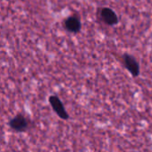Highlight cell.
<instances>
[{
  "label": "cell",
  "mask_w": 152,
  "mask_h": 152,
  "mask_svg": "<svg viewBox=\"0 0 152 152\" xmlns=\"http://www.w3.org/2000/svg\"><path fill=\"white\" fill-rule=\"evenodd\" d=\"M123 61L124 64V66L126 69L131 72V74L134 77L139 75L140 73V65L137 62V60L131 55L125 54L123 56Z\"/></svg>",
  "instance_id": "3957f363"
},
{
  "label": "cell",
  "mask_w": 152,
  "mask_h": 152,
  "mask_svg": "<svg viewBox=\"0 0 152 152\" xmlns=\"http://www.w3.org/2000/svg\"><path fill=\"white\" fill-rule=\"evenodd\" d=\"M49 104L51 105L53 110L55 111V113L61 118L64 120H67L69 118V115L67 113V111L65 110L63 102L61 101V99L56 96V95H52L49 97L48 99Z\"/></svg>",
  "instance_id": "7a4b0ae2"
},
{
  "label": "cell",
  "mask_w": 152,
  "mask_h": 152,
  "mask_svg": "<svg viewBox=\"0 0 152 152\" xmlns=\"http://www.w3.org/2000/svg\"><path fill=\"white\" fill-rule=\"evenodd\" d=\"M64 26L67 31H70L72 33H77L80 31L82 24L79 17L73 15V16H69L64 20Z\"/></svg>",
  "instance_id": "277c9868"
},
{
  "label": "cell",
  "mask_w": 152,
  "mask_h": 152,
  "mask_svg": "<svg viewBox=\"0 0 152 152\" xmlns=\"http://www.w3.org/2000/svg\"><path fill=\"white\" fill-rule=\"evenodd\" d=\"M31 124L30 119L23 114H17L15 116L11 118L8 122L9 127L16 132H26Z\"/></svg>",
  "instance_id": "6da1fadb"
},
{
  "label": "cell",
  "mask_w": 152,
  "mask_h": 152,
  "mask_svg": "<svg viewBox=\"0 0 152 152\" xmlns=\"http://www.w3.org/2000/svg\"><path fill=\"white\" fill-rule=\"evenodd\" d=\"M100 17L106 24L110 25V26L116 24L118 22V18H117V15H115V13L112 9L107 8V7L101 9Z\"/></svg>",
  "instance_id": "5b68a950"
}]
</instances>
